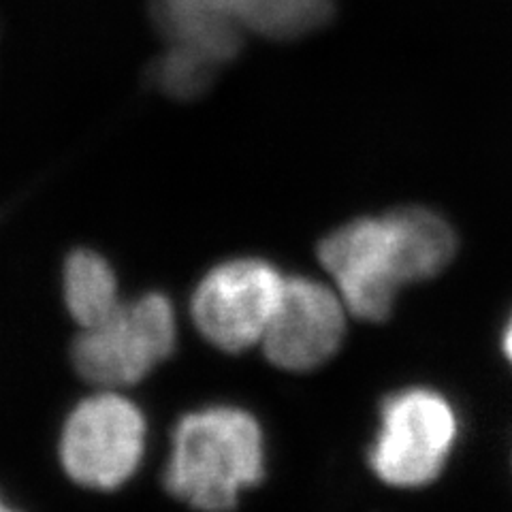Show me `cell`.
Returning a JSON list of instances; mask_svg holds the SVG:
<instances>
[{
	"label": "cell",
	"instance_id": "30bf717a",
	"mask_svg": "<svg viewBox=\"0 0 512 512\" xmlns=\"http://www.w3.org/2000/svg\"><path fill=\"white\" fill-rule=\"evenodd\" d=\"M242 26L271 39H295L331 18V0H231Z\"/></svg>",
	"mask_w": 512,
	"mask_h": 512
},
{
	"label": "cell",
	"instance_id": "8992f818",
	"mask_svg": "<svg viewBox=\"0 0 512 512\" xmlns=\"http://www.w3.org/2000/svg\"><path fill=\"white\" fill-rule=\"evenodd\" d=\"M286 278L263 259H233L207 271L192 293L190 312L203 338L224 352L263 342Z\"/></svg>",
	"mask_w": 512,
	"mask_h": 512
},
{
	"label": "cell",
	"instance_id": "5b68a950",
	"mask_svg": "<svg viewBox=\"0 0 512 512\" xmlns=\"http://www.w3.org/2000/svg\"><path fill=\"white\" fill-rule=\"evenodd\" d=\"M457 438L453 408L436 391L391 395L380 412L370 463L393 487H423L436 480Z\"/></svg>",
	"mask_w": 512,
	"mask_h": 512
},
{
	"label": "cell",
	"instance_id": "3957f363",
	"mask_svg": "<svg viewBox=\"0 0 512 512\" xmlns=\"http://www.w3.org/2000/svg\"><path fill=\"white\" fill-rule=\"evenodd\" d=\"M178 323L160 293L122 301L103 323L82 329L73 342L75 372L99 389L116 391L141 382L171 357Z\"/></svg>",
	"mask_w": 512,
	"mask_h": 512
},
{
	"label": "cell",
	"instance_id": "ba28073f",
	"mask_svg": "<svg viewBox=\"0 0 512 512\" xmlns=\"http://www.w3.org/2000/svg\"><path fill=\"white\" fill-rule=\"evenodd\" d=\"M156 26L171 45L188 47L224 64L242 45V22L231 0H152Z\"/></svg>",
	"mask_w": 512,
	"mask_h": 512
},
{
	"label": "cell",
	"instance_id": "8fae6325",
	"mask_svg": "<svg viewBox=\"0 0 512 512\" xmlns=\"http://www.w3.org/2000/svg\"><path fill=\"white\" fill-rule=\"evenodd\" d=\"M222 67L214 58L188 47L171 45L169 52L154 64V84L175 99H192L214 82L216 71Z\"/></svg>",
	"mask_w": 512,
	"mask_h": 512
},
{
	"label": "cell",
	"instance_id": "52a82bcc",
	"mask_svg": "<svg viewBox=\"0 0 512 512\" xmlns=\"http://www.w3.org/2000/svg\"><path fill=\"white\" fill-rule=\"evenodd\" d=\"M348 308L335 288L310 278H286L261 348L284 372H310L340 350Z\"/></svg>",
	"mask_w": 512,
	"mask_h": 512
},
{
	"label": "cell",
	"instance_id": "4fadbf2b",
	"mask_svg": "<svg viewBox=\"0 0 512 512\" xmlns=\"http://www.w3.org/2000/svg\"><path fill=\"white\" fill-rule=\"evenodd\" d=\"M0 512H18V510H13V508H9L3 500H0Z\"/></svg>",
	"mask_w": 512,
	"mask_h": 512
},
{
	"label": "cell",
	"instance_id": "9c48e42d",
	"mask_svg": "<svg viewBox=\"0 0 512 512\" xmlns=\"http://www.w3.org/2000/svg\"><path fill=\"white\" fill-rule=\"evenodd\" d=\"M62 293L71 318L82 329L103 323L122 303L114 269L105 256L86 248L71 252L64 263Z\"/></svg>",
	"mask_w": 512,
	"mask_h": 512
},
{
	"label": "cell",
	"instance_id": "7a4b0ae2",
	"mask_svg": "<svg viewBox=\"0 0 512 512\" xmlns=\"http://www.w3.org/2000/svg\"><path fill=\"white\" fill-rule=\"evenodd\" d=\"M265 476L259 421L242 408L212 406L175 425L167 491L201 512H229Z\"/></svg>",
	"mask_w": 512,
	"mask_h": 512
},
{
	"label": "cell",
	"instance_id": "6da1fadb",
	"mask_svg": "<svg viewBox=\"0 0 512 512\" xmlns=\"http://www.w3.org/2000/svg\"><path fill=\"white\" fill-rule=\"evenodd\" d=\"M455 235L434 212L402 207L380 218H359L329 233L318 261L352 316L370 323L389 318L408 282L438 276L455 256Z\"/></svg>",
	"mask_w": 512,
	"mask_h": 512
},
{
	"label": "cell",
	"instance_id": "277c9868",
	"mask_svg": "<svg viewBox=\"0 0 512 512\" xmlns=\"http://www.w3.org/2000/svg\"><path fill=\"white\" fill-rule=\"evenodd\" d=\"M146 448L141 408L118 391L101 389L79 402L60 436V463L73 483L109 491L131 478Z\"/></svg>",
	"mask_w": 512,
	"mask_h": 512
},
{
	"label": "cell",
	"instance_id": "7c38bea8",
	"mask_svg": "<svg viewBox=\"0 0 512 512\" xmlns=\"http://www.w3.org/2000/svg\"><path fill=\"white\" fill-rule=\"evenodd\" d=\"M504 350H506V357L512 361V320L508 323V329L504 335Z\"/></svg>",
	"mask_w": 512,
	"mask_h": 512
}]
</instances>
